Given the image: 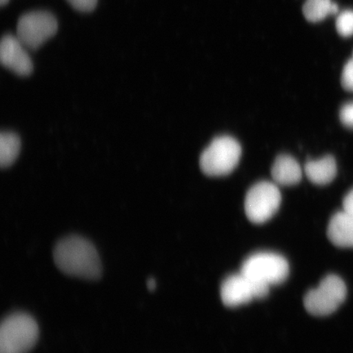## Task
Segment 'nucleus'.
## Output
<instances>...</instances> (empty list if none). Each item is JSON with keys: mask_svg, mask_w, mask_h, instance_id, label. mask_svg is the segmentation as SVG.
Masks as SVG:
<instances>
[{"mask_svg": "<svg viewBox=\"0 0 353 353\" xmlns=\"http://www.w3.org/2000/svg\"><path fill=\"white\" fill-rule=\"evenodd\" d=\"M54 259L57 268L64 274L88 281L101 276V264L98 251L86 238L72 235L57 243Z\"/></svg>", "mask_w": 353, "mask_h": 353, "instance_id": "obj_1", "label": "nucleus"}, {"mask_svg": "<svg viewBox=\"0 0 353 353\" xmlns=\"http://www.w3.org/2000/svg\"><path fill=\"white\" fill-rule=\"evenodd\" d=\"M39 326L32 315L14 312L0 325V353H28L39 339Z\"/></svg>", "mask_w": 353, "mask_h": 353, "instance_id": "obj_2", "label": "nucleus"}, {"mask_svg": "<svg viewBox=\"0 0 353 353\" xmlns=\"http://www.w3.org/2000/svg\"><path fill=\"white\" fill-rule=\"evenodd\" d=\"M241 272L256 284L270 288L281 284L289 276L290 266L280 254L259 252L249 256L242 263Z\"/></svg>", "mask_w": 353, "mask_h": 353, "instance_id": "obj_3", "label": "nucleus"}, {"mask_svg": "<svg viewBox=\"0 0 353 353\" xmlns=\"http://www.w3.org/2000/svg\"><path fill=\"white\" fill-rule=\"evenodd\" d=\"M241 148L232 137L222 136L215 139L200 159L203 173L211 176L228 175L240 161Z\"/></svg>", "mask_w": 353, "mask_h": 353, "instance_id": "obj_4", "label": "nucleus"}, {"mask_svg": "<svg viewBox=\"0 0 353 353\" xmlns=\"http://www.w3.org/2000/svg\"><path fill=\"white\" fill-rule=\"evenodd\" d=\"M347 287L336 275L325 276L316 289L308 291L303 299L304 307L313 316L332 314L346 299Z\"/></svg>", "mask_w": 353, "mask_h": 353, "instance_id": "obj_5", "label": "nucleus"}, {"mask_svg": "<svg viewBox=\"0 0 353 353\" xmlns=\"http://www.w3.org/2000/svg\"><path fill=\"white\" fill-rule=\"evenodd\" d=\"M59 29L56 17L46 11H34L22 15L17 26V37L30 50H37Z\"/></svg>", "mask_w": 353, "mask_h": 353, "instance_id": "obj_6", "label": "nucleus"}, {"mask_svg": "<svg viewBox=\"0 0 353 353\" xmlns=\"http://www.w3.org/2000/svg\"><path fill=\"white\" fill-rule=\"evenodd\" d=\"M281 195L276 183L260 182L247 193L245 211L247 218L256 224L266 223L280 208Z\"/></svg>", "mask_w": 353, "mask_h": 353, "instance_id": "obj_7", "label": "nucleus"}, {"mask_svg": "<svg viewBox=\"0 0 353 353\" xmlns=\"http://www.w3.org/2000/svg\"><path fill=\"white\" fill-rule=\"evenodd\" d=\"M268 287L256 284L241 272L228 276L221 285L220 295L224 305L236 307L249 303L255 299L266 297Z\"/></svg>", "mask_w": 353, "mask_h": 353, "instance_id": "obj_8", "label": "nucleus"}, {"mask_svg": "<svg viewBox=\"0 0 353 353\" xmlns=\"http://www.w3.org/2000/svg\"><path fill=\"white\" fill-rule=\"evenodd\" d=\"M0 61L4 68L20 77H28L33 72V63L26 48L13 35L3 37L0 44Z\"/></svg>", "mask_w": 353, "mask_h": 353, "instance_id": "obj_9", "label": "nucleus"}, {"mask_svg": "<svg viewBox=\"0 0 353 353\" xmlns=\"http://www.w3.org/2000/svg\"><path fill=\"white\" fill-rule=\"evenodd\" d=\"M327 236L339 248H353V214L345 210L334 214L328 225Z\"/></svg>", "mask_w": 353, "mask_h": 353, "instance_id": "obj_10", "label": "nucleus"}, {"mask_svg": "<svg viewBox=\"0 0 353 353\" xmlns=\"http://www.w3.org/2000/svg\"><path fill=\"white\" fill-rule=\"evenodd\" d=\"M303 172L298 161L288 154L276 158L272 168V176L276 185L293 186L302 179Z\"/></svg>", "mask_w": 353, "mask_h": 353, "instance_id": "obj_11", "label": "nucleus"}, {"mask_svg": "<svg viewBox=\"0 0 353 353\" xmlns=\"http://www.w3.org/2000/svg\"><path fill=\"white\" fill-rule=\"evenodd\" d=\"M304 172L312 183L316 185L329 184L336 176V161L330 156L310 161L306 163Z\"/></svg>", "mask_w": 353, "mask_h": 353, "instance_id": "obj_12", "label": "nucleus"}, {"mask_svg": "<svg viewBox=\"0 0 353 353\" xmlns=\"http://www.w3.org/2000/svg\"><path fill=\"white\" fill-rule=\"evenodd\" d=\"M21 140L15 132H2L0 136V164L2 168L10 167L20 153Z\"/></svg>", "mask_w": 353, "mask_h": 353, "instance_id": "obj_13", "label": "nucleus"}, {"mask_svg": "<svg viewBox=\"0 0 353 353\" xmlns=\"http://www.w3.org/2000/svg\"><path fill=\"white\" fill-rule=\"evenodd\" d=\"M338 12L337 4L331 0H307L303 8L304 17L311 22L321 21L329 15L336 14Z\"/></svg>", "mask_w": 353, "mask_h": 353, "instance_id": "obj_14", "label": "nucleus"}, {"mask_svg": "<svg viewBox=\"0 0 353 353\" xmlns=\"http://www.w3.org/2000/svg\"><path fill=\"white\" fill-rule=\"evenodd\" d=\"M336 29L343 37H350L353 35V10L343 11L339 15Z\"/></svg>", "mask_w": 353, "mask_h": 353, "instance_id": "obj_15", "label": "nucleus"}, {"mask_svg": "<svg viewBox=\"0 0 353 353\" xmlns=\"http://www.w3.org/2000/svg\"><path fill=\"white\" fill-rule=\"evenodd\" d=\"M342 86L344 90L353 92V59L348 61L344 65L342 77Z\"/></svg>", "mask_w": 353, "mask_h": 353, "instance_id": "obj_16", "label": "nucleus"}, {"mask_svg": "<svg viewBox=\"0 0 353 353\" xmlns=\"http://www.w3.org/2000/svg\"><path fill=\"white\" fill-rule=\"evenodd\" d=\"M74 10L82 12H90L95 10L98 0H68Z\"/></svg>", "mask_w": 353, "mask_h": 353, "instance_id": "obj_17", "label": "nucleus"}, {"mask_svg": "<svg viewBox=\"0 0 353 353\" xmlns=\"http://www.w3.org/2000/svg\"><path fill=\"white\" fill-rule=\"evenodd\" d=\"M341 120L344 125L353 129V101L344 105L341 108Z\"/></svg>", "mask_w": 353, "mask_h": 353, "instance_id": "obj_18", "label": "nucleus"}, {"mask_svg": "<svg viewBox=\"0 0 353 353\" xmlns=\"http://www.w3.org/2000/svg\"><path fill=\"white\" fill-rule=\"evenodd\" d=\"M343 210L353 214V189L348 192L343 201Z\"/></svg>", "mask_w": 353, "mask_h": 353, "instance_id": "obj_19", "label": "nucleus"}, {"mask_svg": "<svg viewBox=\"0 0 353 353\" xmlns=\"http://www.w3.org/2000/svg\"><path fill=\"white\" fill-rule=\"evenodd\" d=\"M147 286L149 291H154L157 288V282L154 278H149L147 281Z\"/></svg>", "mask_w": 353, "mask_h": 353, "instance_id": "obj_20", "label": "nucleus"}, {"mask_svg": "<svg viewBox=\"0 0 353 353\" xmlns=\"http://www.w3.org/2000/svg\"><path fill=\"white\" fill-rule=\"evenodd\" d=\"M8 1H10V0H0V4H1V6H4Z\"/></svg>", "mask_w": 353, "mask_h": 353, "instance_id": "obj_21", "label": "nucleus"}, {"mask_svg": "<svg viewBox=\"0 0 353 353\" xmlns=\"http://www.w3.org/2000/svg\"><path fill=\"white\" fill-rule=\"evenodd\" d=\"M352 59H353V56H352Z\"/></svg>", "mask_w": 353, "mask_h": 353, "instance_id": "obj_22", "label": "nucleus"}]
</instances>
